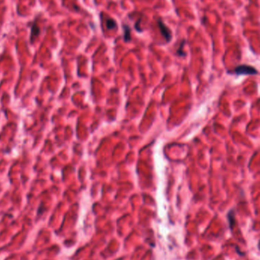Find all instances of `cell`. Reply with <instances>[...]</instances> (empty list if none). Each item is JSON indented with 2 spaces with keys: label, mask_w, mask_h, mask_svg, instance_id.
Segmentation results:
<instances>
[{
  "label": "cell",
  "mask_w": 260,
  "mask_h": 260,
  "mask_svg": "<svg viewBox=\"0 0 260 260\" xmlns=\"http://www.w3.org/2000/svg\"><path fill=\"white\" fill-rule=\"evenodd\" d=\"M140 21H141V19H140V20L138 21V22H137V24H135V29H136V30H138V31L141 32L142 30H141V28H140V27H139V22H140Z\"/></svg>",
  "instance_id": "52a82bcc"
},
{
  "label": "cell",
  "mask_w": 260,
  "mask_h": 260,
  "mask_svg": "<svg viewBox=\"0 0 260 260\" xmlns=\"http://www.w3.org/2000/svg\"><path fill=\"white\" fill-rule=\"evenodd\" d=\"M234 72L237 75H256L258 73L257 70L255 68L247 65L237 66L234 69Z\"/></svg>",
  "instance_id": "6da1fadb"
},
{
  "label": "cell",
  "mask_w": 260,
  "mask_h": 260,
  "mask_svg": "<svg viewBox=\"0 0 260 260\" xmlns=\"http://www.w3.org/2000/svg\"><path fill=\"white\" fill-rule=\"evenodd\" d=\"M122 28H123V31H124V40H125L126 42L130 41V40H131L130 26H128L127 25H122Z\"/></svg>",
  "instance_id": "277c9868"
},
{
  "label": "cell",
  "mask_w": 260,
  "mask_h": 260,
  "mask_svg": "<svg viewBox=\"0 0 260 260\" xmlns=\"http://www.w3.org/2000/svg\"><path fill=\"white\" fill-rule=\"evenodd\" d=\"M158 25L162 36L165 38V40L167 42L170 41L171 39H172V33H171L170 30L168 28V27H167L164 25L161 18H159L158 20Z\"/></svg>",
  "instance_id": "7a4b0ae2"
},
{
  "label": "cell",
  "mask_w": 260,
  "mask_h": 260,
  "mask_svg": "<svg viewBox=\"0 0 260 260\" xmlns=\"http://www.w3.org/2000/svg\"><path fill=\"white\" fill-rule=\"evenodd\" d=\"M40 34V29L39 27H38L37 25H34V26L32 27L31 30V35H30V39H31V41H33L34 37L38 36Z\"/></svg>",
  "instance_id": "5b68a950"
},
{
  "label": "cell",
  "mask_w": 260,
  "mask_h": 260,
  "mask_svg": "<svg viewBox=\"0 0 260 260\" xmlns=\"http://www.w3.org/2000/svg\"><path fill=\"white\" fill-rule=\"evenodd\" d=\"M184 43H185V41H182L181 43V45H180V51H178V54L180 55V56H183L184 55V53L182 52V46L184 45Z\"/></svg>",
  "instance_id": "8992f818"
},
{
  "label": "cell",
  "mask_w": 260,
  "mask_h": 260,
  "mask_svg": "<svg viewBox=\"0 0 260 260\" xmlns=\"http://www.w3.org/2000/svg\"><path fill=\"white\" fill-rule=\"evenodd\" d=\"M106 26L108 30H113V29L117 28V22H116V21L114 20V19L107 18L106 20Z\"/></svg>",
  "instance_id": "3957f363"
}]
</instances>
